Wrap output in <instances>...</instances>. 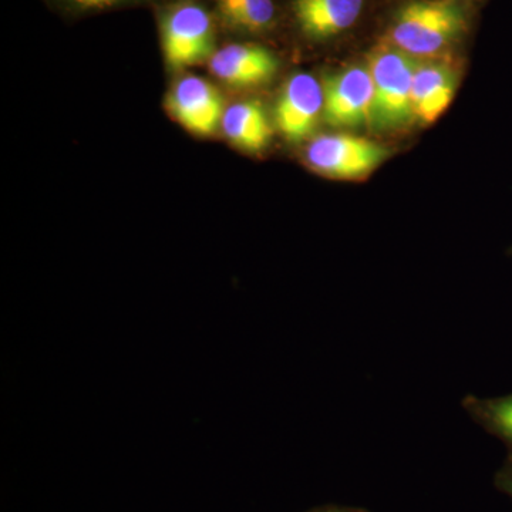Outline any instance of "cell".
<instances>
[{
    "label": "cell",
    "instance_id": "277c9868",
    "mask_svg": "<svg viewBox=\"0 0 512 512\" xmlns=\"http://www.w3.org/2000/svg\"><path fill=\"white\" fill-rule=\"evenodd\" d=\"M389 156V151L366 138L333 134L315 138L306 150V163L333 180H362Z\"/></svg>",
    "mask_w": 512,
    "mask_h": 512
},
{
    "label": "cell",
    "instance_id": "ba28073f",
    "mask_svg": "<svg viewBox=\"0 0 512 512\" xmlns=\"http://www.w3.org/2000/svg\"><path fill=\"white\" fill-rule=\"evenodd\" d=\"M215 77L232 87H252L269 82L278 70V59L265 47L229 45L210 60Z\"/></svg>",
    "mask_w": 512,
    "mask_h": 512
},
{
    "label": "cell",
    "instance_id": "9a60e30c",
    "mask_svg": "<svg viewBox=\"0 0 512 512\" xmlns=\"http://www.w3.org/2000/svg\"><path fill=\"white\" fill-rule=\"evenodd\" d=\"M73 5L79 6L82 9H106L110 6L116 5L121 0H70Z\"/></svg>",
    "mask_w": 512,
    "mask_h": 512
},
{
    "label": "cell",
    "instance_id": "7c38bea8",
    "mask_svg": "<svg viewBox=\"0 0 512 512\" xmlns=\"http://www.w3.org/2000/svg\"><path fill=\"white\" fill-rule=\"evenodd\" d=\"M463 407L487 433L503 441L508 454H512V394L493 399H480L470 394L464 397Z\"/></svg>",
    "mask_w": 512,
    "mask_h": 512
},
{
    "label": "cell",
    "instance_id": "30bf717a",
    "mask_svg": "<svg viewBox=\"0 0 512 512\" xmlns=\"http://www.w3.org/2000/svg\"><path fill=\"white\" fill-rule=\"evenodd\" d=\"M296 20L312 39H329L345 32L359 18L363 0H295Z\"/></svg>",
    "mask_w": 512,
    "mask_h": 512
},
{
    "label": "cell",
    "instance_id": "8fae6325",
    "mask_svg": "<svg viewBox=\"0 0 512 512\" xmlns=\"http://www.w3.org/2000/svg\"><path fill=\"white\" fill-rule=\"evenodd\" d=\"M221 128L232 146L247 153L264 150L274 134L266 111L258 101H239L227 107Z\"/></svg>",
    "mask_w": 512,
    "mask_h": 512
},
{
    "label": "cell",
    "instance_id": "5bb4252c",
    "mask_svg": "<svg viewBox=\"0 0 512 512\" xmlns=\"http://www.w3.org/2000/svg\"><path fill=\"white\" fill-rule=\"evenodd\" d=\"M494 484L498 491L512 498V454H508L503 466L495 474Z\"/></svg>",
    "mask_w": 512,
    "mask_h": 512
},
{
    "label": "cell",
    "instance_id": "5b68a950",
    "mask_svg": "<svg viewBox=\"0 0 512 512\" xmlns=\"http://www.w3.org/2000/svg\"><path fill=\"white\" fill-rule=\"evenodd\" d=\"M323 119L333 127L373 124L375 86L367 66H353L329 77L323 86Z\"/></svg>",
    "mask_w": 512,
    "mask_h": 512
},
{
    "label": "cell",
    "instance_id": "4fadbf2b",
    "mask_svg": "<svg viewBox=\"0 0 512 512\" xmlns=\"http://www.w3.org/2000/svg\"><path fill=\"white\" fill-rule=\"evenodd\" d=\"M221 18L231 28L261 32L274 22L272 0H217Z\"/></svg>",
    "mask_w": 512,
    "mask_h": 512
},
{
    "label": "cell",
    "instance_id": "7a4b0ae2",
    "mask_svg": "<svg viewBox=\"0 0 512 512\" xmlns=\"http://www.w3.org/2000/svg\"><path fill=\"white\" fill-rule=\"evenodd\" d=\"M463 25V13L454 3L414 2L397 15L390 36L393 46L410 56H433L460 35Z\"/></svg>",
    "mask_w": 512,
    "mask_h": 512
},
{
    "label": "cell",
    "instance_id": "3957f363",
    "mask_svg": "<svg viewBox=\"0 0 512 512\" xmlns=\"http://www.w3.org/2000/svg\"><path fill=\"white\" fill-rule=\"evenodd\" d=\"M161 45L165 63L173 70L211 60L217 50L210 13L195 3L170 10L161 25Z\"/></svg>",
    "mask_w": 512,
    "mask_h": 512
},
{
    "label": "cell",
    "instance_id": "8992f818",
    "mask_svg": "<svg viewBox=\"0 0 512 512\" xmlns=\"http://www.w3.org/2000/svg\"><path fill=\"white\" fill-rule=\"evenodd\" d=\"M165 101L174 120L200 137L214 136L227 110L220 90L200 76H185L175 83Z\"/></svg>",
    "mask_w": 512,
    "mask_h": 512
},
{
    "label": "cell",
    "instance_id": "6da1fadb",
    "mask_svg": "<svg viewBox=\"0 0 512 512\" xmlns=\"http://www.w3.org/2000/svg\"><path fill=\"white\" fill-rule=\"evenodd\" d=\"M416 67L417 60L396 46L379 47L370 56L367 69L375 86L373 124L377 127H403L412 120Z\"/></svg>",
    "mask_w": 512,
    "mask_h": 512
},
{
    "label": "cell",
    "instance_id": "2e32d148",
    "mask_svg": "<svg viewBox=\"0 0 512 512\" xmlns=\"http://www.w3.org/2000/svg\"><path fill=\"white\" fill-rule=\"evenodd\" d=\"M303 512H370L365 508L346 507V505H322V507L312 508V510Z\"/></svg>",
    "mask_w": 512,
    "mask_h": 512
},
{
    "label": "cell",
    "instance_id": "9c48e42d",
    "mask_svg": "<svg viewBox=\"0 0 512 512\" xmlns=\"http://www.w3.org/2000/svg\"><path fill=\"white\" fill-rule=\"evenodd\" d=\"M456 76L441 63H417L413 77L412 104L414 116L424 123H434L453 100Z\"/></svg>",
    "mask_w": 512,
    "mask_h": 512
},
{
    "label": "cell",
    "instance_id": "52a82bcc",
    "mask_svg": "<svg viewBox=\"0 0 512 512\" xmlns=\"http://www.w3.org/2000/svg\"><path fill=\"white\" fill-rule=\"evenodd\" d=\"M325 94L315 76L298 73L286 82L275 107V124L286 140L311 136L323 117Z\"/></svg>",
    "mask_w": 512,
    "mask_h": 512
}]
</instances>
